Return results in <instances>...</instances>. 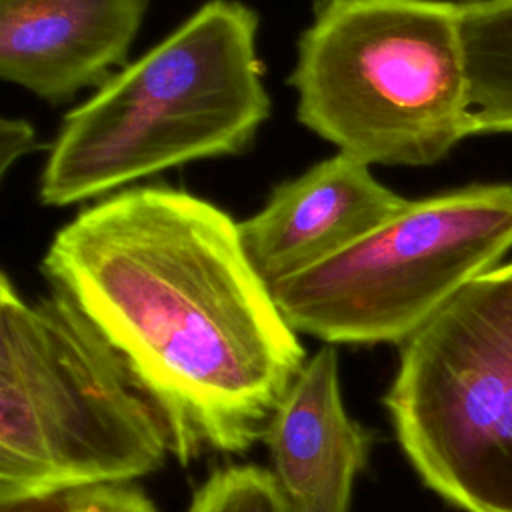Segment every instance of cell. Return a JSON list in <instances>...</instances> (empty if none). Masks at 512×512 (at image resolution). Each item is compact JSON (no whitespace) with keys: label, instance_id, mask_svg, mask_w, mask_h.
I'll return each mask as SVG.
<instances>
[{"label":"cell","instance_id":"6da1fadb","mask_svg":"<svg viewBox=\"0 0 512 512\" xmlns=\"http://www.w3.org/2000/svg\"><path fill=\"white\" fill-rule=\"evenodd\" d=\"M40 270L120 352L172 452H244L306 364L238 222L186 190L130 186L82 210Z\"/></svg>","mask_w":512,"mask_h":512},{"label":"cell","instance_id":"7a4b0ae2","mask_svg":"<svg viewBox=\"0 0 512 512\" xmlns=\"http://www.w3.org/2000/svg\"><path fill=\"white\" fill-rule=\"evenodd\" d=\"M256 38L248 4L204 2L64 116L40 202L72 206L194 160L240 154L270 116Z\"/></svg>","mask_w":512,"mask_h":512},{"label":"cell","instance_id":"3957f363","mask_svg":"<svg viewBox=\"0 0 512 512\" xmlns=\"http://www.w3.org/2000/svg\"><path fill=\"white\" fill-rule=\"evenodd\" d=\"M170 428L120 352L64 294L0 278V502L126 484L162 466Z\"/></svg>","mask_w":512,"mask_h":512},{"label":"cell","instance_id":"277c9868","mask_svg":"<svg viewBox=\"0 0 512 512\" xmlns=\"http://www.w3.org/2000/svg\"><path fill=\"white\" fill-rule=\"evenodd\" d=\"M288 82L298 122L368 166H432L476 134L460 2L316 0Z\"/></svg>","mask_w":512,"mask_h":512},{"label":"cell","instance_id":"5b68a950","mask_svg":"<svg viewBox=\"0 0 512 512\" xmlns=\"http://www.w3.org/2000/svg\"><path fill=\"white\" fill-rule=\"evenodd\" d=\"M400 346L384 404L422 482L464 512H512V262Z\"/></svg>","mask_w":512,"mask_h":512},{"label":"cell","instance_id":"8992f818","mask_svg":"<svg viewBox=\"0 0 512 512\" xmlns=\"http://www.w3.org/2000/svg\"><path fill=\"white\" fill-rule=\"evenodd\" d=\"M512 248V184L408 200L340 254L270 286L296 332L402 344Z\"/></svg>","mask_w":512,"mask_h":512},{"label":"cell","instance_id":"52a82bcc","mask_svg":"<svg viewBox=\"0 0 512 512\" xmlns=\"http://www.w3.org/2000/svg\"><path fill=\"white\" fill-rule=\"evenodd\" d=\"M406 202L368 164L336 152L280 182L238 228L252 266L272 286L340 254Z\"/></svg>","mask_w":512,"mask_h":512},{"label":"cell","instance_id":"ba28073f","mask_svg":"<svg viewBox=\"0 0 512 512\" xmlns=\"http://www.w3.org/2000/svg\"><path fill=\"white\" fill-rule=\"evenodd\" d=\"M148 0H0V76L58 104L124 66Z\"/></svg>","mask_w":512,"mask_h":512},{"label":"cell","instance_id":"9c48e42d","mask_svg":"<svg viewBox=\"0 0 512 512\" xmlns=\"http://www.w3.org/2000/svg\"><path fill=\"white\" fill-rule=\"evenodd\" d=\"M274 476L298 512H348L370 438L342 402L332 344L306 360L264 438Z\"/></svg>","mask_w":512,"mask_h":512},{"label":"cell","instance_id":"30bf717a","mask_svg":"<svg viewBox=\"0 0 512 512\" xmlns=\"http://www.w3.org/2000/svg\"><path fill=\"white\" fill-rule=\"evenodd\" d=\"M476 134L512 132V0L460 2Z\"/></svg>","mask_w":512,"mask_h":512},{"label":"cell","instance_id":"8fae6325","mask_svg":"<svg viewBox=\"0 0 512 512\" xmlns=\"http://www.w3.org/2000/svg\"><path fill=\"white\" fill-rule=\"evenodd\" d=\"M188 512H298L274 472L258 466L216 470L194 494Z\"/></svg>","mask_w":512,"mask_h":512},{"label":"cell","instance_id":"7c38bea8","mask_svg":"<svg viewBox=\"0 0 512 512\" xmlns=\"http://www.w3.org/2000/svg\"><path fill=\"white\" fill-rule=\"evenodd\" d=\"M88 488H66L0 502V512H84L90 492Z\"/></svg>","mask_w":512,"mask_h":512},{"label":"cell","instance_id":"4fadbf2b","mask_svg":"<svg viewBox=\"0 0 512 512\" xmlns=\"http://www.w3.org/2000/svg\"><path fill=\"white\" fill-rule=\"evenodd\" d=\"M84 512H156V508L128 484H104L92 488Z\"/></svg>","mask_w":512,"mask_h":512},{"label":"cell","instance_id":"5bb4252c","mask_svg":"<svg viewBox=\"0 0 512 512\" xmlns=\"http://www.w3.org/2000/svg\"><path fill=\"white\" fill-rule=\"evenodd\" d=\"M38 136L34 126L24 118H2L0 122V172L2 176L14 162L36 150Z\"/></svg>","mask_w":512,"mask_h":512},{"label":"cell","instance_id":"9a60e30c","mask_svg":"<svg viewBox=\"0 0 512 512\" xmlns=\"http://www.w3.org/2000/svg\"><path fill=\"white\" fill-rule=\"evenodd\" d=\"M462 2H478V0H462Z\"/></svg>","mask_w":512,"mask_h":512},{"label":"cell","instance_id":"2e32d148","mask_svg":"<svg viewBox=\"0 0 512 512\" xmlns=\"http://www.w3.org/2000/svg\"><path fill=\"white\" fill-rule=\"evenodd\" d=\"M84 510H86V508H84Z\"/></svg>","mask_w":512,"mask_h":512}]
</instances>
